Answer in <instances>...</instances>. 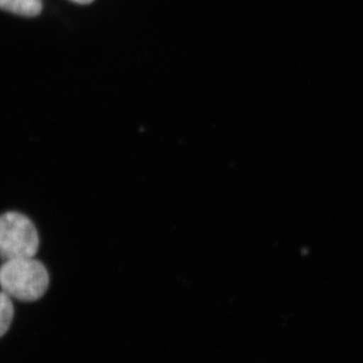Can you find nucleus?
I'll return each instance as SVG.
<instances>
[{
	"label": "nucleus",
	"mask_w": 363,
	"mask_h": 363,
	"mask_svg": "<svg viewBox=\"0 0 363 363\" xmlns=\"http://www.w3.org/2000/svg\"><path fill=\"white\" fill-rule=\"evenodd\" d=\"M49 274L33 257L6 260L0 266V288L9 297L21 302H35L47 292Z\"/></svg>",
	"instance_id": "1"
},
{
	"label": "nucleus",
	"mask_w": 363,
	"mask_h": 363,
	"mask_svg": "<svg viewBox=\"0 0 363 363\" xmlns=\"http://www.w3.org/2000/svg\"><path fill=\"white\" fill-rule=\"evenodd\" d=\"M14 316V308L11 298L6 293L0 292V338L6 335Z\"/></svg>",
	"instance_id": "4"
},
{
	"label": "nucleus",
	"mask_w": 363,
	"mask_h": 363,
	"mask_svg": "<svg viewBox=\"0 0 363 363\" xmlns=\"http://www.w3.org/2000/svg\"><path fill=\"white\" fill-rule=\"evenodd\" d=\"M71 1L76 2V4H89L93 0H71Z\"/></svg>",
	"instance_id": "5"
},
{
	"label": "nucleus",
	"mask_w": 363,
	"mask_h": 363,
	"mask_svg": "<svg viewBox=\"0 0 363 363\" xmlns=\"http://www.w3.org/2000/svg\"><path fill=\"white\" fill-rule=\"evenodd\" d=\"M39 247V233L26 215L13 211L0 216V259L4 262L33 257Z\"/></svg>",
	"instance_id": "2"
},
{
	"label": "nucleus",
	"mask_w": 363,
	"mask_h": 363,
	"mask_svg": "<svg viewBox=\"0 0 363 363\" xmlns=\"http://www.w3.org/2000/svg\"><path fill=\"white\" fill-rule=\"evenodd\" d=\"M0 9L20 16H35L42 11L40 0H0Z\"/></svg>",
	"instance_id": "3"
}]
</instances>
